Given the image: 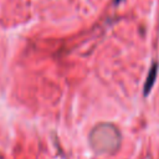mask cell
Returning a JSON list of instances; mask_svg holds the SVG:
<instances>
[{"label":"cell","instance_id":"1","mask_svg":"<svg viewBox=\"0 0 159 159\" xmlns=\"http://www.w3.org/2000/svg\"><path fill=\"white\" fill-rule=\"evenodd\" d=\"M114 1H116V2H119V1H122V0H114Z\"/></svg>","mask_w":159,"mask_h":159}]
</instances>
